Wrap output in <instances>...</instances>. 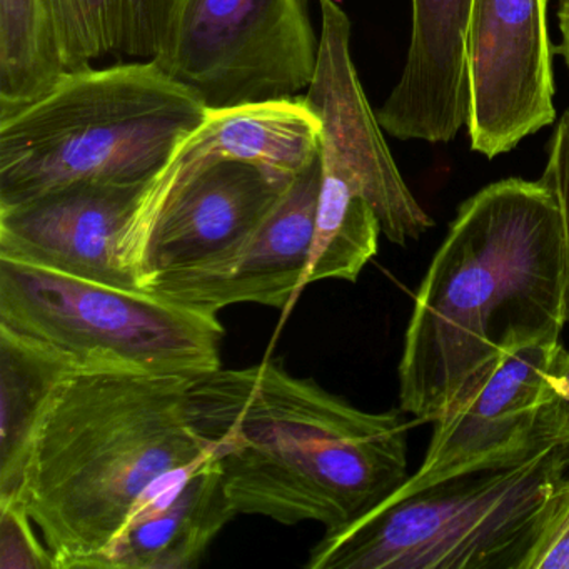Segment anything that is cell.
<instances>
[{"label": "cell", "mask_w": 569, "mask_h": 569, "mask_svg": "<svg viewBox=\"0 0 569 569\" xmlns=\"http://www.w3.org/2000/svg\"><path fill=\"white\" fill-rule=\"evenodd\" d=\"M558 204L562 219L566 256V325H569V109L561 116L548 144L541 179Z\"/></svg>", "instance_id": "23"}, {"label": "cell", "mask_w": 569, "mask_h": 569, "mask_svg": "<svg viewBox=\"0 0 569 569\" xmlns=\"http://www.w3.org/2000/svg\"><path fill=\"white\" fill-rule=\"evenodd\" d=\"M291 182L241 161L186 169L166 164L149 186L152 224L142 258L144 291L158 279L228 261Z\"/></svg>", "instance_id": "12"}, {"label": "cell", "mask_w": 569, "mask_h": 569, "mask_svg": "<svg viewBox=\"0 0 569 569\" xmlns=\"http://www.w3.org/2000/svg\"><path fill=\"white\" fill-rule=\"evenodd\" d=\"M206 114L156 61L64 71L0 114V208L72 182L151 181Z\"/></svg>", "instance_id": "4"}, {"label": "cell", "mask_w": 569, "mask_h": 569, "mask_svg": "<svg viewBox=\"0 0 569 569\" xmlns=\"http://www.w3.org/2000/svg\"><path fill=\"white\" fill-rule=\"evenodd\" d=\"M522 569H569V478L556 486Z\"/></svg>", "instance_id": "22"}, {"label": "cell", "mask_w": 569, "mask_h": 569, "mask_svg": "<svg viewBox=\"0 0 569 569\" xmlns=\"http://www.w3.org/2000/svg\"><path fill=\"white\" fill-rule=\"evenodd\" d=\"M321 121L305 96L208 109L169 164L186 169L241 161L291 182L321 156Z\"/></svg>", "instance_id": "16"}, {"label": "cell", "mask_w": 569, "mask_h": 569, "mask_svg": "<svg viewBox=\"0 0 569 569\" xmlns=\"http://www.w3.org/2000/svg\"><path fill=\"white\" fill-rule=\"evenodd\" d=\"M568 351L532 342L502 352L482 368L436 419L425 459L389 496L469 475L509 468L555 445L552 406Z\"/></svg>", "instance_id": "8"}, {"label": "cell", "mask_w": 569, "mask_h": 569, "mask_svg": "<svg viewBox=\"0 0 569 569\" xmlns=\"http://www.w3.org/2000/svg\"><path fill=\"white\" fill-rule=\"evenodd\" d=\"M552 441L561 446L569 455V351L566 358L565 375L559 385L558 398L552 406Z\"/></svg>", "instance_id": "24"}, {"label": "cell", "mask_w": 569, "mask_h": 569, "mask_svg": "<svg viewBox=\"0 0 569 569\" xmlns=\"http://www.w3.org/2000/svg\"><path fill=\"white\" fill-rule=\"evenodd\" d=\"M566 326L562 219L541 181L509 178L466 199L416 292L399 405L435 422L502 352L559 341Z\"/></svg>", "instance_id": "1"}, {"label": "cell", "mask_w": 569, "mask_h": 569, "mask_svg": "<svg viewBox=\"0 0 569 569\" xmlns=\"http://www.w3.org/2000/svg\"><path fill=\"white\" fill-rule=\"evenodd\" d=\"M21 499L0 502V569H56Z\"/></svg>", "instance_id": "21"}, {"label": "cell", "mask_w": 569, "mask_h": 569, "mask_svg": "<svg viewBox=\"0 0 569 569\" xmlns=\"http://www.w3.org/2000/svg\"><path fill=\"white\" fill-rule=\"evenodd\" d=\"M381 234V224L368 199L321 174L305 288L331 279L358 281L362 269L378 254Z\"/></svg>", "instance_id": "19"}, {"label": "cell", "mask_w": 569, "mask_h": 569, "mask_svg": "<svg viewBox=\"0 0 569 569\" xmlns=\"http://www.w3.org/2000/svg\"><path fill=\"white\" fill-rule=\"evenodd\" d=\"M188 412L238 515L335 531L409 478L399 412L356 408L278 362L192 378Z\"/></svg>", "instance_id": "2"}, {"label": "cell", "mask_w": 569, "mask_h": 569, "mask_svg": "<svg viewBox=\"0 0 569 569\" xmlns=\"http://www.w3.org/2000/svg\"><path fill=\"white\" fill-rule=\"evenodd\" d=\"M558 24L561 42H559L558 52L565 61L569 72V0H559Z\"/></svg>", "instance_id": "25"}, {"label": "cell", "mask_w": 569, "mask_h": 569, "mask_svg": "<svg viewBox=\"0 0 569 569\" xmlns=\"http://www.w3.org/2000/svg\"><path fill=\"white\" fill-rule=\"evenodd\" d=\"M151 181L72 182L0 208V258L144 291Z\"/></svg>", "instance_id": "9"}, {"label": "cell", "mask_w": 569, "mask_h": 569, "mask_svg": "<svg viewBox=\"0 0 569 569\" xmlns=\"http://www.w3.org/2000/svg\"><path fill=\"white\" fill-rule=\"evenodd\" d=\"M319 38L309 0H176L156 62L208 109L306 91Z\"/></svg>", "instance_id": "7"}, {"label": "cell", "mask_w": 569, "mask_h": 569, "mask_svg": "<svg viewBox=\"0 0 569 569\" xmlns=\"http://www.w3.org/2000/svg\"><path fill=\"white\" fill-rule=\"evenodd\" d=\"M569 455L552 445L509 468L388 496L326 531L309 569H522Z\"/></svg>", "instance_id": "5"}, {"label": "cell", "mask_w": 569, "mask_h": 569, "mask_svg": "<svg viewBox=\"0 0 569 569\" xmlns=\"http://www.w3.org/2000/svg\"><path fill=\"white\" fill-rule=\"evenodd\" d=\"M549 0H471L466 29L469 144L498 158L555 122Z\"/></svg>", "instance_id": "10"}, {"label": "cell", "mask_w": 569, "mask_h": 569, "mask_svg": "<svg viewBox=\"0 0 569 569\" xmlns=\"http://www.w3.org/2000/svg\"><path fill=\"white\" fill-rule=\"evenodd\" d=\"M62 72L41 0H0V114L44 94Z\"/></svg>", "instance_id": "20"}, {"label": "cell", "mask_w": 569, "mask_h": 569, "mask_svg": "<svg viewBox=\"0 0 569 569\" xmlns=\"http://www.w3.org/2000/svg\"><path fill=\"white\" fill-rule=\"evenodd\" d=\"M318 2V62L305 99L321 121L322 176L365 196L392 244L418 241L435 221L402 179L366 98L352 62L349 16L336 0Z\"/></svg>", "instance_id": "11"}, {"label": "cell", "mask_w": 569, "mask_h": 569, "mask_svg": "<svg viewBox=\"0 0 569 569\" xmlns=\"http://www.w3.org/2000/svg\"><path fill=\"white\" fill-rule=\"evenodd\" d=\"M84 365L0 326V502L19 499L26 465L61 389Z\"/></svg>", "instance_id": "17"}, {"label": "cell", "mask_w": 569, "mask_h": 569, "mask_svg": "<svg viewBox=\"0 0 569 569\" xmlns=\"http://www.w3.org/2000/svg\"><path fill=\"white\" fill-rule=\"evenodd\" d=\"M191 381L86 369L61 389L19 492L56 569H99L134 509L174 472L211 455L189 419Z\"/></svg>", "instance_id": "3"}, {"label": "cell", "mask_w": 569, "mask_h": 569, "mask_svg": "<svg viewBox=\"0 0 569 569\" xmlns=\"http://www.w3.org/2000/svg\"><path fill=\"white\" fill-rule=\"evenodd\" d=\"M321 174L319 156L292 179L271 214L228 261L158 279L148 291L216 315L242 302L288 311L305 289Z\"/></svg>", "instance_id": "13"}, {"label": "cell", "mask_w": 569, "mask_h": 569, "mask_svg": "<svg viewBox=\"0 0 569 569\" xmlns=\"http://www.w3.org/2000/svg\"><path fill=\"white\" fill-rule=\"evenodd\" d=\"M0 326L89 369L198 378L221 368L216 312L0 258Z\"/></svg>", "instance_id": "6"}, {"label": "cell", "mask_w": 569, "mask_h": 569, "mask_svg": "<svg viewBox=\"0 0 569 569\" xmlns=\"http://www.w3.org/2000/svg\"><path fill=\"white\" fill-rule=\"evenodd\" d=\"M471 0H411V41L398 84L376 116L399 141L449 142L468 122L466 29Z\"/></svg>", "instance_id": "14"}, {"label": "cell", "mask_w": 569, "mask_h": 569, "mask_svg": "<svg viewBox=\"0 0 569 569\" xmlns=\"http://www.w3.org/2000/svg\"><path fill=\"white\" fill-rule=\"evenodd\" d=\"M64 71L106 58L156 61L176 0H41Z\"/></svg>", "instance_id": "18"}, {"label": "cell", "mask_w": 569, "mask_h": 569, "mask_svg": "<svg viewBox=\"0 0 569 569\" xmlns=\"http://www.w3.org/2000/svg\"><path fill=\"white\" fill-rule=\"evenodd\" d=\"M238 515L212 455L174 472L129 516L99 569H189Z\"/></svg>", "instance_id": "15"}]
</instances>
